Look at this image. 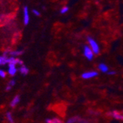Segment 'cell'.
Listing matches in <instances>:
<instances>
[{
    "mask_svg": "<svg viewBox=\"0 0 123 123\" xmlns=\"http://www.w3.org/2000/svg\"><path fill=\"white\" fill-rule=\"evenodd\" d=\"M68 11H69V7H67V6H66V7H62V9L61 10V13L64 14V13H66L68 12Z\"/></svg>",
    "mask_w": 123,
    "mask_h": 123,
    "instance_id": "obj_14",
    "label": "cell"
},
{
    "mask_svg": "<svg viewBox=\"0 0 123 123\" xmlns=\"http://www.w3.org/2000/svg\"><path fill=\"white\" fill-rule=\"evenodd\" d=\"M83 54L84 56L88 60V61H92L94 58V52L92 49V48L90 47V46H85L84 47V49H83Z\"/></svg>",
    "mask_w": 123,
    "mask_h": 123,
    "instance_id": "obj_2",
    "label": "cell"
},
{
    "mask_svg": "<svg viewBox=\"0 0 123 123\" xmlns=\"http://www.w3.org/2000/svg\"><path fill=\"white\" fill-rule=\"evenodd\" d=\"M32 13H34L36 16H41V13H40V12H39V11H38L37 10H32Z\"/></svg>",
    "mask_w": 123,
    "mask_h": 123,
    "instance_id": "obj_16",
    "label": "cell"
},
{
    "mask_svg": "<svg viewBox=\"0 0 123 123\" xmlns=\"http://www.w3.org/2000/svg\"><path fill=\"white\" fill-rule=\"evenodd\" d=\"M19 71H20L21 74H23V75H27L29 73V69L25 65L21 66L20 69H19Z\"/></svg>",
    "mask_w": 123,
    "mask_h": 123,
    "instance_id": "obj_8",
    "label": "cell"
},
{
    "mask_svg": "<svg viewBox=\"0 0 123 123\" xmlns=\"http://www.w3.org/2000/svg\"><path fill=\"white\" fill-rule=\"evenodd\" d=\"M16 64L13 63H9V69H8V72L10 74V75L13 76L16 74V72H17V69L15 67Z\"/></svg>",
    "mask_w": 123,
    "mask_h": 123,
    "instance_id": "obj_6",
    "label": "cell"
},
{
    "mask_svg": "<svg viewBox=\"0 0 123 123\" xmlns=\"http://www.w3.org/2000/svg\"><path fill=\"white\" fill-rule=\"evenodd\" d=\"M110 115L114 119H118V120H123V114H120L119 112L117 111H113L110 113Z\"/></svg>",
    "mask_w": 123,
    "mask_h": 123,
    "instance_id": "obj_5",
    "label": "cell"
},
{
    "mask_svg": "<svg viewBox=\"0 0 123 123\" xmlns=\"http://www.w3.org/2000/svg\"><path fill=\"white\" fill-rule=\"evenodd\" d=\"M107 74H108V75H114V74H116V72H114V71H108V72H107Z\"/></svg>",
    "mask_w": 123,
    "mask_h": 123,
    "instance_id": "obj_19",
    "label": "cell"
},
{
    "mask_svg": "<svg viewBox=\"0 0 123 123\" xmlns=\"http://www.w3.org/2000/svg\"><path fill=\"white\" fill-rule=\"evenodd\" d=\"M19 101H20V97H19V96L17 95L13 98V99L12 100V102L10 103V106L11 107H15L19 103Z\"/></svg>",
    "mask_w": 123,
    "mask_h": 123,
    "instance_id": "obj_10",
    "label": "cell"
},
{
    "mask_svg": "<svg viewBox=\"0 0 123 123\" xmlns=\"http://www.w3.org/2000/svg\"><path fill=\"white\" fill-rule=\"evenodd\" d=\"M7 56H1L0 57V65H5L7 63Z\"/></svg>",
    "mask_w": 123,
    "mask_h": 123,
    "instance_id": "obj_13",
    "label": "cell"
},
{
    "mask_svg": "<svg viewBox=\"0 0 123 123\" xmlns=\"http://www.w3.org/2000/svg\"><path fill=\"white\" fill-rule=\"evenodd\" d=\"M10 88H11V86L8 85V86H7L6 87V91H9Z\"/></svg>",
    "mask_w": 123,
    "mask_h": 123,
    "instance_id": "obj_20",
    "label": "cell"
},
{
    "mask_svg": "<svg viewBox=\"0 0 123 123\" xmlns=\"http://www.w3.org/2000/svg\"><path fill=\"white\" fill-rule=\"evenodd\" d=\"M6 116H7V119L9 120V122H13V117H12V115H11V114H10V112H7V114H6Z\"/></svg>",
    "mask_w": 123,
    "mask_h": 123,
    "instance_id": "obj_15",
    "label": "cell"
},
{
    "mask_svg": "<svg viewBox=\"0 0 123 123\" xmlns=\"http://www.w3.org/2000/svg\"><path fill=\"white\" fill-rule=\"evenodd\" d=\"M24 53V51L22 50H18V51H12V52H10L9 51V55H12V56H18V55H21Z\"/></svg>",
    "mask_w": 123,
    "mask_h": 123,
    "instance_id": "obj_12",
    "label": "cell"
},
{
    "mask_svg": "<svg viewBox=\"0 0 123 123\" xmlns=\"http://www.w3.org/2000/svg\"><path fill=\"white\" fill-rule=\"evenodd\" d=\"M87 41H88V42L89 43V46H90V47L93 50L94 55H98L99 53V52H100V49H99V47L97 44V41L94 38H92L91 37H88Z\"/></svg>",
    "mask_w": 123,
    "mask_h": 123,
    "instance_id": "obj_1",
    "label": "cell"
},
{
    "mask_svg": "<svg viewBox=\"0 0 123 123\" xmlns=\"http://www.w3.org/2000/svg\"><path fill=\"white\" fill-rule=\"evenodd\" d=\"M46 122L47 123H61L62 121L58 118H52V119H47Z\"/></svg>",
    "mask_w": 123,
    "mask_h": 123,
    "instance_id": "obj_11",
    "label": "cell"
},
{
    "mask_svg": "<svg viewBox=\"0 0 123 123\" xmlns=\"http://www.w3.org/2000/svg\"><path fill=\"white\" fill-rule=\"evenodd\" d=\"M15 84H16V81H15L14 80H11L9 82V85H10V86H14Z\"/></svg>",
    "mask_w": 123,
    "mask_h": 123,
    "instance_id": "obj_18",
    "label": "cell"
},
{
    "mask_svg": "<svg viewBox=\"0 0 123 123\" xmlns=\"http://www.w3.org/2000/svg\"><path fill=\"white\" fill-rule=\"evenodd\" d=\"M85 121L82 120V119H80V117H72L70 118L69 120H68V122L69 123H74V122H84Z\"/></svg>",
    "mask_w": 123,
    "mask_h": 123,
    "instance_id": "obj_9",
    "label": "cell"
},
{
    "mask_svg": "<svg viewBox=\"0 0 123 123\" xmlns=\"http://www.w3.org/2000/svg\"><path fill=\"white\" fill-rule=\"evenodd\" d=\"M98 69L103 73H107L108 72V67L105 63H99L98 66Z\"/></svg>",
    "mask_w": 123,
    "mask_h": 123,
    "instance_id": "obj_7",
    "label": "cell"
},
{
    "mask_svg": "<svg viewBox=\"0 0 123 123\" xmlns=\"http://www.w3.org/2000/svg\"><path fill=\"white\" fill-rule=\"evenodd\" d=\"M23 12H24V24L27 25L29 24V21H30V16H29V11H28L27 7H24Z\"/></svg>",
    "mask_w": 123,
    "mask_h": 123,
    "instance_id": "obj_4",
    "label": "cell"
},
{
    "mask_svg": "<svg viewBox=\"0 0 123 123\" xmlns=\"http://www.w3.org/2000/svg\"><path fill=\"white\" fill-rule=\"evenodd\" d=\"M5 76H6V74H5V72L3 71V70H0V77H5Z\"/></svg>",
    "mask_w": 123,
    "mask_h": 123,
    "instance_id": "obj_17",
    "label": "cell"
},
{
    "mask_svg": "<svg viewBox=\"0 0 123 123\" xmlns=\"http://www.w3.org/2000/svg\"><path fill=\"white\" fill-rule=\"evenodd\" d=\"M98 76V72L96 71H89V72H86L82 74L81 77L83 79H91L93 77H96Z\"/></svg>",
    "mask_w": 123,
    "mask_h": 123,
    "instance_id": "obj_3",
    "label": "cell"
}]
</instances>
